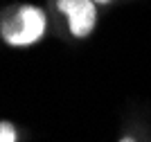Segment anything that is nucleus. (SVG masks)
Returning <instances> with one entry per match:
<instances>
[{"instance_id": "f257e3e1", "label": "nucleus", "mask_w": 151, "mask_h": 142, "mask_svg": "<svg viewBox=\"0 0 151 142\" xmlns=\"http://www.w3.org/2000/svg\"><path fill=\"white\" fill-rule=\"evenodd\" d=\"M45 32V16L36 7H20L14 20L2 27V36L12 45H32L43 36Z\"/></svg>"}, {"instance_id": "7ed1b4c3", "label": "nucleus", "mask_w": 151, "mask_h": 142, "mask_svg": "<svg viewBox=\"0 0 151 142\" xmlns=\"http://www.w3.org/2000/svg\"><path fill=\"white\" fill-rule=\"evenodd\" d=\"M0 142H16V131L9 122H0Z\"/></svg>"}, {"instance_id": "39448f33", "label": "nucleus", "mask_w": 151, "mask_h": 142, "mask_svg": "<svg viewBox=\"0 0 151 142\" xmlns=\"http://www.w3.org/2000/svg\"><path fill=\"white\" fill-rule=\"evenodd\" d=\"M97 2H108V0H97Z\"/></svg>"}, {"instance_id": "f03ea898", "label": "nucleus", "mask_w": 151, "mask_h": 142, "mask_svg": "<svg viewBox=\"0 0 151 142\" xmlns=\"http://www.w3.org/2000/svg\"><path fill=\"white\" fill-rule=\"evenodd\" d=\"M59 9L68 16L75 36H88L93 32L97 14L90 0H59Z\"/></svg>"}, {"instance_id": "20e7f679", "label": "nucleus", "mask_w": 151, "mask_h": 142, "mask_svg": "<svg viewBox=\"0 0 151 142\" xmlns=\"http://www.w3.org/2000/svg\"><path fill=\"white\" fill-rule=\"evenodd\" d=\"M122 142H133V140H129V138H126V140H122Z\"/></svg>"}]
</instances>
